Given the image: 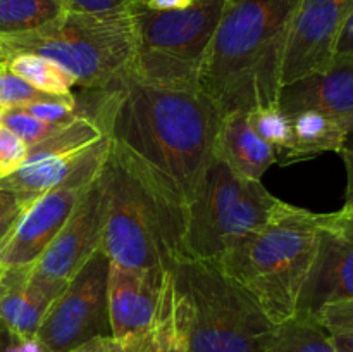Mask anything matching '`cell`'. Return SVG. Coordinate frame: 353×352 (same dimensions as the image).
<instances>
[{
	"label": "cell",
	"instance_id": "6da1fadb",
	"mask_svg": "<svg viewBox=\"0 0 353 352\" xmlns=\"http://www.w3.org/2000/svg\"><path fill=\"white\" fill-rule=\"evenodd\" d=\"M90 116L114 154L174 213L181 226L214 162L219 113L199 88L133 75L112 90H88Z\"/></svg>",
	"mask_w": 353,
	"mask_h": 352
},
{
	"label": "cell",
	"instance_id": "7a4b0ae2",
	"mask_svg": "<svg viewBox=\"0 0 353 352\" xmlns=\"http://www.w3.org/2000/svg\"><path fill=\"white\" fill-rule=\"evenodd\" d=\"M299 0H226L199 88L219 116L279 106L283 59Z\"/></svg>",
	"mask_w": 353,
	"mask_h": 352
},
{
	"label": "cell",
	"instance_id": "3957f363",
	"mask_svg": "<svg viewBox=\"0 0 353 352\" xmlns=\"http://www.w3.org/2000/svg\"><path fill=\"white\" fill-rule=\"evenodd\" d=\"M326 214L285 202L271 221L240 238L217 261L276 324L299 311Z\"/></svg>",
	"mask_w": 353,
	"mask_h": 352
},
{
	"label": "cell",
	"instance_id": "277c9868",
	"mask_svg": "<svg viewBox=\"0 0 353 352\" xmlns=\"http://www.w3.org/2000/svg\"><path fill=\"white\" fill-rule=\"evenodd\" d=\"M185 352H269L279 324L212 261L172 269Z\"/></svg>",
	"mask_w": 353,
	"mask_h": 352
},
{
	"label": "cell",
	"instance_id": "5b68a950",
	"mask_svg": "<svg viewBox=\"0 0 353 352\" xmlns=\"http://www.w3.org/2000/svg\"><path fill=\"white\" fill-rule=\"evenodd\" d=\"M7 54L59 62L85 90H112L133 75L137 35L131 6L103 12L65 10L30 33L0 38Z\"/></svg>",
	"mask_w": 353,
	"mask_h": 352
},
{
	"label": "cell",
	"instance_id": "8992f818",
	"mask_svg": "<svg viewBox=\"0 0 353 352\" xmlns=\"http://www.w3.org/2000/svg\"><path fill=\"white\" fill-rule=\"evenodd\" d=\"M102 251L124 268L174 269L183 259V226L171 209L110 148L105 162Z\"/></svg>",
	"mask_w": 353,
	"mask_h": 352
},
{
	"label": "cell",
	"instance_id": "52a82bcc",
	"mask_svg": "<svg viewBox=\"0 0 353 352\" xmlns=\"http://www.w3.org/2000/svg\"><path fill=\"white\" fill-rule=\"evenodd\" d=\"M224 7L226 0H196L181 10H155L145 0L131 3L137 35L134 78L172 88H199Z\"/></svg>",
	"mask_w": 353,
	"mask_h": 352
},
{
	"label": "cell",
	"instance_id": "ba28073f",
	"mask_svg": "<svg viewBox=\"0 0 353 352\" xmlns=\"http://www.w3.org/2000/svg\"><path fill=\"white\" fill-rule=\"evenodd\" d=\"M285 206L262 182L247 179L214 159L183 226V257L217 262L240 238Z\"/></svg>",
	"mask_w": 353,
	"mask_h": 352
},
{
	"label": "cell",
	"instance_id": "9c48e42d",
	"mask_svg": "<svg viewBox=\"0 0 353 352\" xmlns=\"http://www.w3.org/2000/svg\"><path fill=\"white\" fill-rule=\"evenodd\" d=\"M109 273L110 259L100 248L69 280L34 335L45 352H68L95 338L112 337Z\"/></svg>",
	"mask_w": 353,
	"mask_h": 352
},
{
	"label": "cell",
	"instance_id": "30bf717a",
	"mask_svg": "<svg viewBox=\"0 0 353 352\" xmlns=\"http://www.w3.org/2000/svg\"><path fill=\"white\" fill-rule=\"evenodd\" d=\"M109 154L110 140L105 135L86 152L68 178L48 192L41 193L26 207L14 230L0 245L2 268H16L37 262L69 219L86 186L102 171Z\"/></svg>",
	"mask_w": 353,
	"mask_h": 352
},
{
	"label": "cell",
	"instance_id": "8fae6325",
	"mask_svg": "<svg viewBox=\"0 0 353 352\" xmlns=\"http://www.w3.org/2000/svg\"><path fill=\"white\" fill-rule=\"evenodd\" d=\"M352 10L353 0H299L283 59V86L331 64Z\"/></svg>",
	"mask_w": 353,
	"mask_h": 352
},
{
	"label": "cell",
	"instance_id": "7c38bea8",
	"mask_svg": "<svg viewBox=\"0 0 353 352\" xmlns=\"http://www.w3.org/2000/svg\"><path fill=\"white\" fill-rule=\"evenodd\" d=\"M105 166L79 197L74 211L33 264L40 278L68 283L83 264L102 248L105 226Z\"/></svg>",
	"mask_w": 353,
	"mask_h": 352
},
{
	"label": "cell",
	"instance_id": "4fadbf2b",
	"mask_svg": "<svg viewBox=\"0 0 353 352\" xmlns=\"http://www.w3.org/2000/svg\"><path fill=\"white\" fill-rule=\"evenodd\" d=\"M353 299V214L327 213L312 271L296 314L314 316L323 306Z\"/></svg>",
	"mask_w": 353,
	"mask_h": 352
},
{
	"label": "cell",
	"instance_id": "5bb4252c",
	"mask_svg": "<svg viewBox=\"0 0 353 352\" xmlns=\"http://www.w3.org/2000/svg\"><path fill=\"white\" fill-rule=\"evenodd\" d=\"M165 268H124L110 262L109 316L112 338L141 340L161 302Z\"/></svg>",
	"mask_w": 353,
	"mask_h": 352
},
{
	"label": "cell",
	"instance_id": "9a60e30c",
	"mask_svg": "<svg viewBox=\"0 0 353 352\" xmlns=\"http://www.w3.org/2000/svg\"><path fill=\"white\" fill-rule=\"evenodd\" d=\"M279 107L288 116L319 110L345 128L353 126V57H334L324 71L283 86Z\"/></svg>",
	"mask_w": 353,
	"mask_h": 352
},
{
	"label": "cell",
	"instance_id": "2e32d148",
	"mask_svg": "<svg viewBox=\"0 0 353 352\" xmlns=\"http://www.w3.org/2000/svg\"><path fill=\"white\" fill-rule=\"evenodd\" d=\"M33 264L0 266V324L26 338H34L48 307L68 285L40 278Z\"/></svg>",
	"mask_w": 353,
	"mask_h": 352
},
{
	"label": "cell",
	"instance_id": "e0dca14e",
	"mask_svg": "<svg viewBox=\"0 0 353 352\" xmlns=\"http://www.w3.org/2000/svg\"><path fill=\"white\" fill-rule=\"evenodd\" d=\"M214 159L226 164L238 176L262 182V176L278 162L276 152L250 126L247 110L224 114L217 126Z\"/></svg>",
	"mask_w": 353,
	"mask_h": 352
},
{
	"label": "cell",
	"instance_id": "ac0fdd59",
	"mask_svg": "<svg viewBox=\"0 0 353 352\" xmlns=\"http://www.w3.org/2000/svg\"><path fill=\"white\" fill-rule=\"evenodd\" d=\"M292 119V145L281 164L309 161L326 152L340 154L347 128L333 117L319 110H300L290 116Z\"/></svg>",
	"mask_w": 353,
	"mask_h": 352
},
{
	"label": "cell",
	"instance_id": "d6986e66",
	"mask_svg": "<svg viewBox=\"0 0 353 352\" xmlns=\"http://www.w3.org/2000/svg\"><path fill=\"white\" fill-rule=\"evenodd\" d=\"M137 352H185L178 290H176L172 269L165 276L157 313Z\"/></svg>",
	"mask_w": 353,
	"mask_h": 352
},
{
	"label": "cell",
	"instance_id": "ffe728a7",
	"mask_svg": "<svg viewBox=\"0 0 353 352\" xmlns=\"http://www.w3.org/2000/svg\"><path fill=\"white\" fill-rule=\"evenodd\" d=\"M62 12V0H0V38L40 30Z\"/></svg>",
	"mask_w": 353,
	"mask_h": 352
},
{
	"label": "cell",
	"instance_id": "44dd1931",
	"mask_svg": "<svg viewBox=\"0 0 353 352\" xmlns=\"http://www.w3.org/2000/svg\"><path fill=\"white\" fill-rule=\"evenodd\" d=\"M269 352H338V349L316 316L295 314L279 324Z\"/></svg>",
	"mask_w": 353,
	"mask_h": 352
},
{
	"label": "cell",
	"instance_id": "7402d4cb",
	"mask_svg": "<svg viewBox=\"0 0 353 352\" xmlns=\"http://www.w3.org/2000/svg\"><path fill=\"white\" fill-rule=\"evenodd\" d=\"M7 68L45 93L64 95L76 86L74 76L68 69L43 55L14 54L9 57Z\"/></svg>",
	"mask_w": 353,
	"mask_h": 352
},
{
	"label": "cell",
	"instance_id": "603a6c76",
	"mask_svg": "<svg viewBox=\"0 0 353 352\" xmlns=\"http://www.w3.org/2000/svg\"><path fill=\"white\" fill-rule=\"evenodd\" d=\"M248 121L259 138L265 141L278 155V162L285 157L292 145V119L279 106L257 107L248 110Z\"/></svg>",
	"mask_w": 353,
	"mask_h": 352
},
{
	"label": "cell",
	"instance_id": "cb8c5ba5",
	"mask_svg": "<svg viewBox=\"0 0 353 352\" xmlns=\"http://www.w3.org/2000/svg\"><path fill=\"white\" fill-rule=\"evenodd\" d=\"M21 109L30 113L37 119L54 124H65L78 116H83L74 92L64 93V95L43 93L38 99L21 106Z\"/></svg>",
	"mask_w": 353,
	"mask_h": 352
},
{
	"label": "cell",
	"instance_id": "d4e9b609",
	"mask_svg": "<svg viewBox=\"0 0 353 352\" xmlns=\"http://www.w3.org/2000/svg\"><path fill=\"white\" fill-rule=\"evenodd\" d=\"M0 123H2L3 126L9 128L12 133H16L28 147L40 144L41 140L52 137V135L57 133L62 126L68 124L45 123V121H40L34 116H31L30 113H26V110L21 109V107L0 109Z\"/></svg>",
	"mask_w": 353,
	"mask_h": 352
},
{
	"label": "cell",
	"instance_id": "484cf974",
	"mask_svg": "<svg viewBox=\"0 0 353 352\" xmlns=\"http://www.w3.org/2000/svg\"><path fill=\"white\" fill-rule=\"evenodd\" d=\"M43 93L45 92H40L26 79L10 71L7 66L0 68V109L21 107L41 97Z\"/></svg>",
	"mask_w": 353,
	"mask_h": 352
},
{
	"label": "cell",
	"instance_id": "4316f807",
	"mask_svg": "<svg viewBox=\"0 0 353 352\" xmlns=\"http://www.w3.org/2000/svg\"><path fill=\"white\" fill-rule=\"evenodd\" d=\"M30 204L31 200L26 199L23 193L0 185V245L6 242Z\"/></svg>",
	"mask_w": 353,
	"mask_h": 352
},
{
	"label": "cell",
	"instance_id": "83f0119b",
	"mask_svg": "<svg viewBox=\"0 0 353 352\" xmlns=\"http://www.w3.org/2000/svg\"><path fill=\"white\" fill-rule=\"evenodd\" d=\"M28 145L16 133L0 123V171L2 175L14 171L24 161Z\"/></svg>",
	"mask_w": 353,
	"mask_h": 352
},
{
	"label": "cell",
	"instance_id": "f1b7e54d",
	"mask_svg": "<svg viewBox=\"0 0 353 352\" xmlns=\"http://www.w3.org/2000/svg\"><path fill=\"white\" fill-rule=\"evenodd\" d=\"M314 316L330 331L340 330V328H353V299L323 306Z\"/></svg>",
	"mask_w": 353,
	"mask_h": 352
},
{
	"label": "cell",
	"instance_id": "f546056e",
	"mask_svg": "<svg viewBox=\"0 0 353 352\" xmlns=\"http://www.w3.org/2000/svg\"><path fill=\"white\" fill-rule=\"evenodd\" d=\"M340 155L343 157L345 169H347V190H345V204L340 211L353 214V126L348 128L341 145Z\"/></svg>",
	"mask_w": 353,
	"mask_h": 352
},
{
	"label": "cell",
	"instance_id": "4dcf8cb0",
	"mask_svg": "<svg viewBox=\"0 0 353 352\" xmlns=\"http://www.w3.org/2000/svg\"><path fill=\"white\" fill-rule=\"evenodd\" d=\"M0 352H45L37 338H26L0 324Z\"/></svg>",
	"mask_w": 353,
	"mask_h": 352
},
{
	"label": "cell",
	"instance_id": "1f68e13d",
	"mask_svg": "<svg viewBox=\"0 0 353 352\" xmlns=\"http://www.w3.org/2000/svg\"><path fill=\"white\" fill-rule=\"evenodd\" d=\"M65 10L74 12H103V10L121 9L131 6L137 0H62Z\"/></svg>",
	"mask_w": 353,
	"mask_h": 352
},
{
	"label": "cell",
	"instance_id": "d6a6232c",
	"mask_svg": "<svg viewBox=\"0 0 353 352\" xmlns=\"http://www.w3.org/2000/svg\"><path fill=\"white\" fill-rule=\"evenodd\" d=\"M334 57H353V10L338 38Z\"/></svg>",
	"mask_w": 353,
	"mask_h": 352
},
{
	"label": "cell",
	"instance_id": "836d02e7",
	"mask_svg": "<svg viewBox=\"0 0 353 352\" xmlns=\"http://www.w3.org/2000/svg\"><path fill=\"white\" fill-rule=\"evenodd\" d=\"M330 333H331V338H333V342H334V347L338 349V352H353V328H340V330H331Z\"/></svg>",
	"mask_w": 353,
	"mask_h": 352
},
{
	"label": "cell",
	"instance_id": "e575fe53",
	"mask_svg": "<svg viewBox=\"0 0 353 352\" xmlns=\"http://www.w3.org/2000/svg\"><path fill=\"white\" fill-rule=\"evenodd\" d=\"M196 0H145L150 9L155 10H181L188 9Z\"/></svg>",
	"mask_w": 353,
	"mask_h": 352
},
{
	"label": "cell",
	"instance_id": "d590c367",
	"mask_svg": "<svg viewBox=\"0 0 353 352\" xmlns=\"http://www.w3.org/2000/svg\"><path fill=\"white\" fill-rule=\"evenodd\" d=\"M141 340H143V338H141ZM141 340H116V338L110 337L103 352H137Z\"/></svg>",
	"mask_w": 353,
	"mask_h": 352
},
{
	"label": "cell",
	"instance_id": "8d00e7d4",
	"mask_svg": "<svg viewBox=\"0 0 353 352\" xmlns=\"http://www.w3.org/2000/svg\"><path fill=\"white\" fill-rule=\"evenodd\" d=\"M109 338L110 337L95 338V340L86 342V344L79 345V347H76V349H71V351H68V352H103V351H105Z\"/></svg>",
	"mask_w": 353,
	"mask_h": 352
},
{
	"label": "cell",
	"instance_id": "74e56055",
	"mask_svg": "<svg viewBox=\"0 0 353 352\" xmlns=\"http://www.w3.org/2000/svg\"><path fill=\"white\" fill-rule=\"evenodd\" d=\"M7 62H9V54H7V50L3 48V45L0 43V68L7 66Z\"/></svg>",
	"mask_w": 353,
	"mask_h": 352
},
{
	"label": "cell",
	"instance_id": "f35d334b",
	"mask_svg": "<svg viewBox=\"0 0 353 352\" xmlns=\"http://www.w3.org/2000/svg\"><path fill=\"white\" fill-rule=\"evenodd\" d=\"M0 176H3V175H2V171H0Z\"/></svg>",
	"mask_w": 353,
	"mask_h": 352
}]
</instances>
